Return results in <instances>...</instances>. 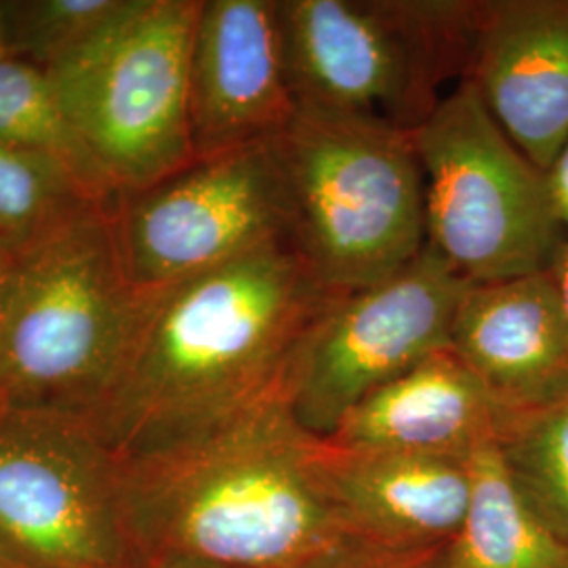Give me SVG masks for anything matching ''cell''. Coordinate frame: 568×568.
<instances>
[{
  "mask_svg": "<svg viewBox=\"0 0 568 568\" xmlns=\"http://www.w3.org/2000/svg\"><path fill=\"white\" fill-rule=\"evenodd\" d=\"M323 438L278 392L196 440L126 459L124 509L143 567L371 568L392 551L358 535L318 471Z\"/></svg>",
  "mask_w": 568,
  "mask_h": 568,
  "instance_id": "6da1fadb",
  "label": "cell"
},
{
  "mask_svg": "<svg viewBox=\"0 0 568 568\" xmlns=\"http://www.w3.org/2000/svg\"><path fill=\"white\" fill-rule=\"evenodd\" d=\"M333 297L286 241L156 291L91 426L124 459L225 426L281 389L293 347Z\"/></svg>",
  "mask_w": 568,
  "mask_h": 568,
  "instance_id": "7a4b0ae2",
  "label": "cell"
},
{
  "mask_svg": "<svg viewBox=\"0 0 568 568\" xmlns=\"http://www.w3.org/2000/svg\"><path fill=\"white\" fill-rule=\"evenodd\" d=\"M154 293L126 278L105 204L18 246L0 293V408L91 419L121 379Z\"/></svg>",
  "mask_w": 568,
  "mask_h": 568,
  "instance_id": "3957f363",
  "label": "cell"
},
{
  "mask_svg": "<svg viewBox=\"0 0 568 568\" xmlns=\"http://www.w3.org/2000/svg\"><path fill=\"white\" fill-rule=\"evenodd\" d=\"M276 148L291 199L288 244L328 293L384 283L426 248L410 131L300 108Z\"/></svg>",
  "mask_w": 568,
  "mask_h": 568,
  "instance_id": "277c9868",
  "label": "cell"
},
{
  "mask_svg": "<svg viewBox=\"0 0 568 568\" xmlns=\"http://www.w3.org/2000/svg\"><path fill=\"white\" fill-rule=\"evenodd\" d=\"M483 2L276 0L297 110L366 116L413 131L466 79Z\"/></svg>",
  "mask_w": 568,
  "mask_h": 568,
  "instance_id": "5b68a950",
  "label": "cell"
},
{
  "mask_svg": "<svg viewBox=\"0 0 568 568\" xmlns=\"http://www.w3.org/2000/svg\"><path fill=\"white\" fill-rule=\"evenodd\" d=\"M203 0H124L121 11L47 70L65 121L114 194L196 161L190 60Z\"/></svg>",
  "mask_w": 568,
  "mask_h": 568,
  "instance_id": "8992f818",
  "label": "cell"
},
{
  "mask_svg": "<svg viewBox=\"0 0 568 568\" xmlns=\"http://www.w3.org/2000/svg\"><path fill=\"white\" fill-rule=\"evenodd\" d=\"M424 173L426 246L466 283L551 270L568 232L549 178L509 142L469 81L410 131Z\"/></svg>",
  "mask_w": 568,
  "mask_h": 568,
  "instance_id": "52a82bcc",
  "label": "cell"
},
{
  "mask_svg": "<svg viewBox=\"0 0 568 568\" xmlns=\"http://www.w3.org/2000/svg\"><path fill=\"white\" fill-rule=\"evenodd\" d=\"M126 459L89 419L0 408V537L41 568H143Z\"/></svg>",
  "mask_w": 568,
  "mask_h": 568,
  "instance_id": "ba28073f",
  "label": "cell"
},
{
  "mask_svg": "<svg viewBox=\"0 0 568 568\" xmlns=\"http://www.w3.org/2000/svg\"><path fill=\"white\" fill-rule=\"evenodd\" d=\"M276 138L201 156L105 204L133 286L161 291L267 244L288 243L291 199Z\"/></svg>",
  "mask_w": 568,
  "mask_h": 568,
  "instance_id": "9c48e42d",
  "label": "cell"
},
{
  "mask_svg": "<svg viewBox=\"0 0 568 568\" xmlns=\"http://www.w3.org/2000/svg\"><path fill=\"white\" fill-rule=\"evenodd\" d=\"M467 284L426 246L384 283L335 295L284 366L281 394L295 419L328 438L368 394L448 347Z\"/></svg>",
  "mask_w": 568,
  "mask_h": 568,
  "instance_id": "30bf717a",
  "label": "cell"
},
{
  "mask_svg": "<svg viewBox=\"0 0 568 568\" xmlns=\"http://www.w3.org/2000/svg\"><path fill=\"white\" fill-rule=\"evenodd\" d=\"M295 114L276 0H203L190 60L196 159L274 140Z\"/></svg>",
  "mask_w": 568,
  "mask_h": 568,
  "instance_id": "8fae6325",
  "label": "cell"
},
{
  "mask_svg": "<svg viewBox=\"0 0 568 568\" xmlns=\"http://www.w3.org/2000/svg\"><path fill=\"white\" fill-rule=\"evenodd\" d=\"M464 81L549 175L568 142V0L483 2Z\"/></svg>",
  "mask_w": 568,
  "mask_h": 568,
  "instance_id": "7c38bea8",
  "label": "cell"
},
{
  "mask_svg": "<svg viewBox=\"0 0 568 568\" xmlns=\"http://www.w3.org/2000/svg\"><path fill=\"white\" fill-rule=\"evenodd\" d=\"M448 347L509 413L568 392V318L554 272L467 284Z\"/></svg>",
  "mask_w": 568,
  "mask_h": 568,
  "instance_id": "4fadbf2b",
  "label": "cell"
},
{
  "mask_svg": "<svg viewBox=\"0 0 568 568\" xmlns=\"http://www.w3.org/2000/svg\"><path fill=\"white\" fill-rule=\"evenodd\" d=\"M318 471L328 497L375 548H447L471 497L469 462L394 450H352L323 438Z\"/></svg>",
  "mask_w": 568,
  "mask_h": 568,
  "instance_id": "5bb4252c",
  "label": "cell"
},
{
  "mask_svg": "<svg viewBox=\"0 0 568 568\" xmlns=\"http://www.w3.org/2000/svg\"><path fill=\"white\" fill-rule=\"evenodd\" d=\"M514 413L443 347L354 406L326 443L469 462L499 447Z\"/></svg>",
  "mask_w": 568,
  "mask_h": 568,
  "instance_id": "9a60e30c",
  "label": "cell"
},
{
  "mask_svg": "<svg viewBox=\"0 0 568 568\" xmlns=\"http://www.w3.org/2000/svg\"><path fill=\"white\" fill-rule=\"evenodd\" d=\"M471 497L440 568H568V544L554 535L516 487L499 447L469 459Z\"/></svg>",
  "mask_w": 568,
  "mask_h": 568,
  "instance_id": "2e32d148",
  "label": "cell"
},
{
  "mask_svg": "<svg viewBox=\"0 0 568 568\" xmlns=\"http://www.w3.org/2000/svg\"><path fill=\"white\" fill-rule=\"evenodd\" d=\"M0 142L65 169L82 190L108 204L116 194L65 121L49 74L7 49L0 34Z\"/></svg>",
  "mask_w": 568,
  "mask_h": 568,
  "instance_id": "e0dca14e",
  "label": "cell"
},
{
  "mask_svg": "<svg viewBox=\"0 0 568 568\" xmlns=\"http://www.w3.org/2000/svg\"><path fill=\"white\" fill-rule=\"evenodd\" d=\"M499 453L528 506L568 544V392L514 415Z\"/></svg>",
  "mask_w": 568,
  "mask_h": 568,
  "instance_id": "ac0fdd59",
  "label": "cell"
},
{
  "mask_svg": "<svg viewBox=\"0 0 568 568\" xmlns=\"http://www.w3.org/2000/svg\"><path fill=\"white\" fill-rule=\"evenodd\" d=\"M91 203L95 201L60 164L0 142L2 243H30Z\"/></svg>",
  "mask_w": 568,
  "mask_h": 568,
  "instance_id": "d6986e66",
  "label": "cell"
},
{
  "mask_svg": "<svg viewBox=\"0 0 568 568\" xmlns=\"http://www.w3.org/2000/svg\"><path fill=\"white\" fill-rule=\"evenodd\" d=\"M124 0H18L0 2L7 49L44 72L93 39Z\"/></svg>",
  "mask_w": 568,
  "mask_h": 568,
  "instance_id": "ffe728a7",
  "label": "cell"
},
{
  "mask_svg": "<svg viewBox=\"0 0 568 568\" xmlns=\"http://www.w3.org/2000/svg\"><path fill=\"white\" fill-rule=\"evenodd\" d=\"M549 187H551V199L556 204V213L560 217V224L565 225L568 232V142L560 154V159L549 171Z\"/></svg>",
  "mask_w": 568,
  "mask_h": 568,
  "instance_id": "44dd1931",
  "label": "cell"
},
{
  "mask_svg": "<svg viewBox=\"0 0 568 568\" xmlns=\"http://www.w3.org/2000/svg\"><path fill=\"white\" fill-rule=\"evenodd\" d=\"M443 549H429L417 554H394L371 568H440Z\"/></svg>",
  "mask_w": 568,
  "mask_h": 568,
  "instance_id": "7402d4cb",
  "label": "cell"
},
{
  "mask_svg": "<svg viewBox=\"0 0 568 568\" xmlns=\"http://www.w3.org/2000/svg\"><path fill=\"white\" fill-rule=\"evenodd\" d=\"M551 272H554V278H556V284H558V291H560V297H562V304H565V312H567L568 318V239L567 243L562 244Z\"/></svg>",
  "mask_w": 568,
  "mask_h": 568,
  "instance_id": "603a6c76",
  "label": "cell"
},
{
  "mask_svg": "<svg viewBox=\"0 0 568 568\" xmlns=\"http://www.w3.org/2000/svg\"><path fill=\"white\" fill-rule=\"evenodd\" d=\"M143 568H230L213 562H203V560H192V558H161L152 560Z\"/></svg>",
  "mask_w": 568,
  "mask_h": 568,
  "instance_id": "cb8c5ba5",
  "label": "cell"
},
{
  "mask_svg": "<svg viewBox=\"0 0 568 568\" xmlns=\"http://www.w3.org/2000/svg\"><path fill=\"white\" fill-rule=\"evenodd\" d=\"M32 567L26 562L16 549L11 548L2 537H0V568H28Z\"/></svg>",
  "mask_w": 568,
  "mask_h": 568,
  "instance_id": "d4e9b609",
  "label": "cell"
},
{
  "mask_svg": "<svg viewBox=\"0 0 568 568\" xmlns=\"http://www.w3.org/2000/svg\"><path fill=\"white\" fill-rule=\"evenodd\" d=\"M16 248L13 244L2 243L0 241V293H2V286L7 281V274H9V267L13 264V257H16Z\"/></svg>",
  "mask_w": 568,
  "mask_h": 568,
  "instance_id": "484cf974",
  "label": "cell"
},
{
  "mask_svg": "<svg viewBox=\"0 0 568 568\" xmlns=\"http://www.w3.org/2000/svg\"><path fill=\"white\" fill-rule=\"evenodd\" d=\"M28 568H41V567H28Z\"/></svg>",
  "mask_w": 568,
  "mask_h": 568,
  "instance_id": "4316f807",
  "label": "cell"
}]
</instances>
